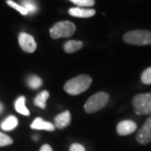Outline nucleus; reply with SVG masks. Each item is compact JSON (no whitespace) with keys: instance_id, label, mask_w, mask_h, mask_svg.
<instances>
[{"instance_id":"f257e3e1","label":"nucleus","mask_w":151,"mask_h":151,"mask_svg":"<svg viewBox=\"0 0 151 151\" xmlns=\"http://www.w3.org/2000/svg\"><path fill=\"white\" fill-rule=\"evenodd\" d=\"M91 77L86 74H81L68 80L65 84V86H63V89H65V91L67 94L71 96H77L87 91L89 89V87L91 86Z\"/></svg>"},{"instance_id":"f03ea898","label":"nucleus","mask_w":151,"mask_h":151,"mask_svg":"<svg viewBox=\"0 0 151 151\" xmlns=\"http://www.w3.org/2000/svg\"><path fill=\"white\" fill-rule=\"evenodd\" d=\"M123 40L127 44L134 46H145L151 44V31L137 29L128 31L124 34Z\"/></svg>"},{"instance_id":"7ed1b4c3","label":"nucleus","mask_w":151,"mask_h":151,"mask_svg":"<svg viewBox=\"0 0 151 151\" xmlns=\"http://www.w3.org/2000/svg\"><path fill=\"white\" fill-rule=\"evenodd\" d=\"M109 96L105 92H99L90 97L84 104V109L87 113H95L99 111L107 104Z\"/></svg>"},{"instance_id":"20e7f679","label":"nucleus","mask_w":151,"mask_h":151,"mask_svg":"<svg viewBox=\"0 0 151 151\" xmlns=\"http://www.w3.org/2000/svg\"><path fill=\"white\" fill-rule=\"evenodd\" d=\"M134 112L137 115H151V93L137 94L132 99Z\"/></svg>"},{"instance_id":"39448f33","label":"nucleus","mask_w":151,"mask_h":151,"mask_svg":"<svg viewBox=\"0 0 151 151\" xmlns=\"http://www.w3.org/2000/svg\"><path fill=\"white\" fill-rule=\"evenodd\" d=\"M76 27L71 22L65 21L54 24L50 29V35L54 39H59L62 37H70L75 32Z\"/></svg>"},{"instance_id":"423d86ee","label":"nucleus","mask_w":151,"mask_h":151,"mask_svg":"<svg viewBox=\"0 0 151 151\" xmlns=\"http://www.w3.org/2000/svg\"><path fill=\"white\" fill-rule=\"evenodd\" d=\"M19 44L27 53H33L36 50V42L31 35L22 32L19 35Z\"/></svg>"},{"instance_id":"0eeeda50","label":"nucleus","mask_w":151,"mask_h":151,"mask_svg":"<svg viewBox=\"0 0 151 151\" xmlns=\"http://www.w3.org/2000/svg\"><path fill=\"white\" fill-rule=\"evenodd\" d=\"M137 124L132 120H123L119 122L117 127H116V132L119 136H129V134H133L134 132L137 131Z\"/></svg>"},{"instance_id":"6e6552de","label":"nucleus","mask_w":151,"mask_h":151,"mask_svg":"<svg viewBox=\"0 0 151 151\" xmlns=\"http://www.w3.org/2000/svg\"><path fill=\"white\" fill-rule=\"evenodd\" d=\"M70 121H71V115L68 110H66L55 118V125L59 129H63L70 124Z\"/></svg>"},{"instance_id":"1a4fd4ad","label":"nucleus","mask_w":151,"mask_h":151,"mask_svg":"<svg viewBox=\"0 0 151 151\" xmlns=\"http://www.w3.org/2000/svg\"><path fill=\"white\" fill-rule=\"evenodd\" d=\"M30 128L33 130H44L49 132H53L55 130V126L52 123L44 121L42 118L34 119V121L30 125Z\"/></svg>"},{"instance_id":"9d476101","label":"nucleus","mask_w":151,"mask_h":151,"mask_svg":"<svg viewBox=\"0 0 151 151\" xmlns=\"http://www.w3.org/2000/svg\"><path fill=\"white\" fill-rule=\"evenodd\" d=\"M68 13L73 17L77 18H91L96 14V11L93 9H82V8H71Z\"/></svg>"},{"instance_id":"9b49d317","label":"nucleus","mask_w":151,"mask_h":151,"mask_svg":"<svg viewBox=\"0 0 151 151\" xmlns=\"http://www.w3.org/2000/svg\"><path fill=\"white\" fill-rule=\"evenodd\" d=\"M136 139L141 145H146L151 142V134L143 128H140L136 136Z\"/></svg>"},{"instance_id":"f8f14e48","label":"nucleus","mask_w":151,"mask_h":151,"mask_svg":"<svg viewBox=\"0 0 151 151\" xmlns=\"http://www.w3.org/2000/svg\"><path fill=\"white\" fill-rule=\"evenodd\" d=\"M82 47H83V43L81 41H76V40H69L63 45V49H65V53L67 54L77 52V51H79Z\"/></svg>"},{"instance_id":"ddd939ff","label":"nucleus","mask_w":151,"mask_h":151,"mask_svg":"<svg viewBox=\"0 0 151 151\" xmlns=\"http://www.w3.org/2000/svg\"><path fill=\"white\" fill-rule=\"evenodd\" d=\"M15 108H16V110H17V112H19L20 114L25 115V116L29 115V111H28V109L25 106V98L24 96H22V97H20L16 101Z\"/></svg>"},{"instance_id":"4468645a","label":"nucleus","mask_w":151,"mask_h":151,"mask_svg":"<svg viewBox=\"0 0 151 151\" xmlns=\"http://www.w3.org/2000/svg\"><path fill=\"white\" fill-rule=\"evenodd\" d=\"M18 125V119L15 116H9L8 118H6L4 121L2 122L1 124V128L2 130L4 131H12L13 129H15Z\"/></svg>"},{"instance_id":"2eb2a0df","label":"nucleus","mask_w":151,"mask_h":151,"mask_svg":"<svg viewBox=\"0 0 151 151\" xmlns=\"http://www.w3.org/2000/svg\"><path fill=\"white\" fill-rule=\"evenodd\" d=\"M49 98V92L48 91H42L40 94H38L34 99V104L38 107L44 109L46 107V101Z\"/></svg>"},{"instance_id":"dca6fc26","label":"nucleus","mask_w":151,"mask_h":151,"mask_svg":"<svg viewBox=\"0 0 151 151\" xmlns=\"http://www.w3.org/2000/svg\"><path fill=\"white\" fill-rule=\"evenodd\" d=\"M42 85V80H41L40 77H38L36 75H32L29 77L28 79V86L32 89H37Z\"/></svg>"},{"instance_id":"f3484780","label":"nucleus","mask_w":151,"mask_h":151,"mask_svg":"<svg viewBox=\"0 0 151 151\" xmlns=\"http://www.w3.org/2000/svg\"><path fill=\"white\" fill-rule=\"evenodd\" d=\"M140 80L144 85H151V66L142 72L140 76Z\"/></svg>"},{"instance_id":"a211bd4d","label":"nucleus","mask_w":151,"mask_h":151,"mask_svg":"<svg viewBox=\"0 0 151 151\" xmlns=\"http://www.w3.org/2000/svg\"><path fill=\"white\" fill-rule=\"evenodd\" d=\"M24 8L27 10V12L30 13H34L37 10V5L35 4V2L32 1V0H24Z\"/></svg>"},{"instance_id":"6ab92c4d","label":"nucleus","mask_w":151,"mask_h":151,"mask_svg":"<svg viewBox=\"0 0 151 151\" xmlns=\"http://www.w3.org/2000/svg\"><path fill=\"white\" fill-rule=\"evenodd\" d=\"M13 143V139L10 137H8L7 134L0 133V146H7L11 145Z\"/></svg>"},{"instance_id":"aec40b11","label":"nucleus","mask_w":151,"mask_h":151,"mask_svg":"<svg viewBox=\"0 0 151 151\" xmlns=\"http://www.w3.org/2000/svg\"><path fill=\"white\" fill-rule=\"evenodd\" d=\"M70 1L78 6H83V7H91L95 5V0H70Z\"/></svg>"},{"instance_id":"412c9836","label":"nucleus","mask_w":151,"mask_h":151,"mask_svg":"<svg viewBox=\"0 0 151 151\" xmlns=\"http://www.w3.org/2000/svg\"><path fill=\"white\" fill-rule=\"evenodd\" d=\"M7 4H8L9 6H11L12 8H14V9H16L17 11H19L22 15H27V13H28V12L24 8V6H20L19 4H17V3L13 2L12 0H7Z\"/></svg>"},{"instance_id":"4be33fe9","label":"nucleus","mask_w":151,"mask_h":151,"mask_svg":"<svg viewBox=\"0 0 151 151\" xmlns=\"http://www.w3.org/2000/svg\"><path fill=\"white\" fill-rule=\"evenodd\" d=\"M69 151H86L85 147L80 143H72L70 146Z\"/></svg>"},{"instance_id":"5701e85b","label":"nucleus","mask_w":151,"mask_h":151,"mask_svg":"<svg viewBox=\"0 0 151 151\" xmlns=\"http://www.w3.org/2000/svg\"><path fill=\"white\" fill-rule=\"evenodd\" d=\"M141 128H143L144 130L147 131L151 134V116H149L148 118L146 119L145 122L143 123L142 127H141Z\"/></svg>"},{"instance_id":"b1692460","label":"nucleus","mask_w":151,"mask_h":151,"mask_svg":"<svg viewBox=\"0 0 151 151\" xmlns=\"http://www.w3.org/2000/svg\"><path fill=\"white\" fill-rule=\"evenodd\" d=\"M39 151H53V149L49 144H44V145L40 148Z\"/></svg>"},{"instance_id":"393cba45","label":"nucleus","mask_w":151,"mask_h":151,"mask_svg":"<svg viewBox=\"0 0 151 151\" xmlns=\"http://www.w3.org/2000/svg\"><path fill=\"white\" fill-rule=\"evenodd\" d=\"M2 109H3V106H2V104H0V112H1V111H2Z\"/></svg>"}]
</instances>
